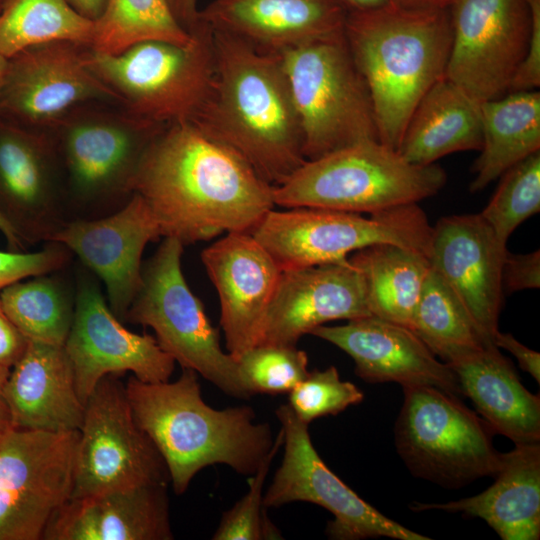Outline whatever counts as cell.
<instances>
[{
    "mask_svg": "<svg viewBox=\"0 0 540 540\" xmlns=\"http://www.w3.org/2000/svg\"><path fill=\"white\" fill-rule=\"evenodd\" d=\"M344 36L371 95L379 141L397 150L414 108L445 76L452 43L449 10L393 3L349 10Z\"/></svg>",
    "mask_w": 540,
    "mask_h": 540,
    "instance_id": "obj_4",
    "label": "cell"
},
{
    "mask_svg": "<svg viewBox=\"0 0 540 540\" xmlns=\"http://www.w3.org/2000/svg\"><path fill=\"white\" fill-rule=\"evenodd\" d=\"M481 121L482 146L472 166V193L540 151V93L513 91L481 102Z\"/></svg>",
    "mask_w": 540,
    "mask_h": 540,
    "instance_id": "obj_30",
    "label": "cell"
},
{
    "mask_svg": "<svg viewBox=\"0 0 540 540\" xmlns=\"http://www.w3.org/2000/svg\"><path fill=\"white\" fill-rule=\"evenodd\" d=\"M168 484L69 499L42 540H171Z\"/></svg>",
    "mask_w": 540,
    "mask_h": 540,
    "instance_id": "obj_25",
    "label": "cell"
},
{
    "mask_svg": "<svg viewBox=\"0 0 540 540\" xmlns=\"http://www.w3.org/2000/svg\"><path fill=\"white\" fill-rule=\"evenodd\" d=\"M9 2L10 0H0V16Z\"/></svg>",
    "mask_w": 540,
    "mask_h": 540,
    "instance_id": "obj_52",
    "label": "cell"
},
{
    "mask_svg": "<svg viewBox=\"0 0 540 540\" xmlns=\"http://www.w3.org/2000/svg\"><path fill=\"white\" fill-rule=\"evenodd\" d=\"M360 271L372 316L411 329L429 258L392 243L373 244L348 257Z\"/></svg>",
    "mask_w": 540,
    "mask_h": 540,
    "instance_id": "obj_31",
    "label": "cell"
},
{
    "mask_svg": "<svg viewBox=\"0 0 540 540\" xmlns=\"http://www.w3.org/2000/svg\"><path fill=\"white\" fill-rule=\"evenodd\" d=\"M283 432L280 429L270 452L264 457L257 470L250 475L246 494L228 511L224 512L214 540H262L283 539L279 529L266 514L263 504V486L271 463L282 447Z\"/></svg>",
    "mask_w": 540,
    "mask_h": 540,
    "instance_id": "obj_38",
    "label": "cell"
},
{
    "mask_svg": "<svg viewBox=\"0 0 540 540\" xmlns=\"http://www.w3.org/2000/svg\"><path fill=\"white\" fill-rule=\"evenodd\" d=\"M71 253L66 246L51 241L48 246L33 253L0 251V291L25 278L63 269Z\"/></svg>",
    "mask_w": 540,
    "mask_h": 540,
    "instance_id": "obj_40",
    "label": "cell"
},
{
    "mask_svg": "<svg viewBox=\"0 0 540 540\" xmlns=\"http://www.w3.org/2000/svg\"><path fill=\"white\" fill-rule=\"evenodd\" d=\"M481 146V102L444 76L414 108L397 151L413 164L430 165Z\"/></svg>",
    "mask_w": 540,
    "mask_h": 540,
    "instance_id": "obj_29",
    "label": "cell"
},
{
    "mask_svg": "<svg viewBox=\"0 0 540 540\" xmlns=\"http://www.w3.org/2000/svg\"><path fill=\"white\" fill-rule=\"evenodd\" d=\"M453 0H392L396 6L405 9H448Z\"/></svg>",
    "mask_w": 540,
    "mask_h": 540,
    "instance_id": "obj_49",
    "label": "cell"
},
{
    "mask_svg": "<svg viewBox=\"0 0 540 540\" xmlns=\"http://www.w3.org/2000/svg\"><path fill=\"white\" fill-rule=\"evenodd\" d=\"M237 363L252 396L289 393L309 373L307 354L296 345L258 344L242 354Z\"/></svg>",
    "mask_w": 540,
    "mask_h": 540,
    "instance_id": "obj_37",
    "label": "cell"
},
{
    "mask_svg": "<svg viewBox=\"0 0 540 540\" xmlns=\"http://www.w3.org/2000/svg\"><path fill=\"white\" fill-rule=\"evenodd\" d=\"M181 242L165 237L142 267V283L125 321L148 326L159 346L182 368L194 370L227 395L248 399L237 361L224 352L218 329L189 288L181 267Z\"/></svg>",
    "mask_w": 540,
    "mask_h": 540,
    "instance_id": "obj_9",
    "label": "cell"
},
{
    "mask_svg": "<svg viewBox=\"0 0 540 540\" xmlns=\"http://www.w3.org/2000/svg\"><path fill=\"white\" fill-rule=\"evenodd\" d=\"M50 274L6 286L0 300L29 341L64 345L73 322L75 295L60 277Z\"/></svg>",
    "mask_w": 540,
    "mask_h": 540,
    "instance_id": "obj_32",
    "label": "cell"
},
{
    "mask_svg": "<svg viewBox=\"0 0 540 540\" xmlns=\"http://www.w3.org/2000/svg\"><path fill=\"white\" fill-rule=\"evenodd\" d=\"M13 428L79 430L84 416L64 345L28 341L4 385Z\"/></svg>",
    "mask_w": 540,
    "mask_h": 540,
    "instance_id": "obj_26",
    "label": "cell"
},
{
    "mask_svg": "<svg viewBox=\"0 0 540 540\" xmlns=\"http://www.w3.org/2000/svg\"><path fill=\"white\" fill-rule=\"evenodd\" d=\"M86 46L53 41L7 58L0 118L36 129L58 127L76 108L117 96L90 69Z\"/></svg>",
    "mask_w": 540,
    "mask_h": 540,
    "instance_id": "obj_14",
    "label": "cell"
},
{
    "mask_svg": "<svg viewBox=\"0 0 540 540\" xmlns=\"http://www.w3.org/2000/svg\"><path fill=\"white\" fill-rule=\"evenodd\" d=\"M531 19L526 54L519 65L508 92L536 90L540 86V0H526Z\"/></svg>",
    "mask_w": 540,
    "mask_h": 540,
    "instance_id": "obj_41",
    "label": "cell"
},
{
    "mask_svg": "<svg viewBox=\"0 0 540 540\" xmlns=\"http://www.w3.org/2000/svg\"><path fill=\"white\" fill-rule=\"evenodd\" d=\"M371 316L360 271L349 259L281 271L259 344L296 345L336 320Z\"/></svg>",
    "mask_w": 540,
    "mask_h": 540,
    "instance_id": "obj_21",
    "label": "cell"
},
{
    "mask_svg": "<svg viewBox=\"0 0 540 540\" xmlns=\"http://www.w3.org/2000/svg\"><path fill=\"white\" fill-rule=\"evenodd\" d=\"M395 423L397 452L411 473L445 488L494 477L502 453L488 423L459 397L432 386L403 387Z\"/></svg>",
    "mask_w": 540,
    "mask_h": 540,
    "instance_id": "obj_10",
    "label": "cell"
},
{
    "mask_svg": "<svg viewBox=\"0 0 540 540\" xmlns=\"http://www.w3.org/2000/svg\"><path fill=\"white\" fill-rule=\"evenodd\" d=\"M480 215L507 244L514 230L540 211V151L510 167Z\"/></svg>",
    "mask_w": 540,
    "mask_h": 540,
    "instance_id": "obj_36",
    "label": "cell"
},
{
    "mask_svg": "<svg viewBox=\"0 0 540 540\" xmlns=\"http://www.w3.org/2000/svg\"><path fill=\"white\" fill-rule=\"evenodd\" d=\"M78 431L70 499L169 483L166 463L137 424L117 375L97 383Z\"/></svg>",
    "mask_w": 540,
    "mask_h": 540,
    "instance_id": "obj_11",
    "label": "cell"
},
{
    "mask_svg": "<svg viewBox=\"0 0 540 540\" xmlns=\"http://www.w3.org/2000/svg\"><path fill=\"white\" fill-rule=\"evenodd\" d=\"M312 335L347 353L356 374L369 383L396 382L405 386H432L457 397V377L444 361L409 328L366 316L339 326H319Z\"/></svg>",
    "mask_w": 540,
    "mask_h": 540,
    "instance_id": "obj_22",
    "label": "cell"
},
{
    "mask_svg": "<svg viewBox=\"0 0 540 540\" xmlns=\"http://www.w3.org/2000/svg\"><path fill=\"white\" fill-rule=\"evenodd\" d=\"M49 139L0 118V211L23 242L48 241L65 222Z\"/></svg>",
    "mask_w": 540,
    "mask_h": 540,
    "instance_id": "obj_23",
    "label": "cell"
},
{
    "mask_svg": "<svg viewBox=\"0 0 540 540\" xmlns=\"http://www.w3.org/2000/svg\"><path fill=\"white\" fill-rule=\"evenodd\" d=\"M220 304L227 352L237 361L261 341L281 269L249 232H229L201 252Z\"/></svg>",
    "mask_w": 540,
    "mask_h": 540,
    "instance_id": "obj_20",
    "label": "cell"
},
{
    "mask_svg": "<svg viewBox=\"0 0 540 540\" xmlns=\"http://www.w3.org/2000/svg\"><path fill=\"white\" fill-rule=\"evenodd\" d=\"M340 0H212L199 18L214 31L275 54L344 32Z\"/></svg>",
    "mask_w": 540,
    "mask_h": 540,
    "instance_id": "obj_24",
    "label": "cell"
},
{
    "mask_svg": "<svg viewBox=\"0 0 540 540\" xmlns=\"http://www.w3.org/2000/svg\"><path fill=\"white\" fill-rule=\"evenodd\" d=\"M275 413L283 432L284 454L263 496L266 508L296 501L319 505L334 517L326 526V535L334 540L431 539L386 517L330 470L313 446L308 424L288 404L280 405Z\"/></svg>",
    "mask_w": 540,
    "mask_h": 540,
    "instance_id": "obj_13",
    "label": "cell"
},
{
    "mask_svg": "<svg viewBox=\"0 0 540 540\" xmlns=\"http://www.w3.org/2000/svg\"><path fill=\"white\" fill-rule=\"evenodd\" d=\"M362 391L349 381L340 379L338 370L330 366L313 370L289 392V406L304 423L337 415L351 405L362 402Z\"/></svg>",
    "mask_w": 540,
    "mask_h": 540,
    "instance_id": "obj_39",
    "label": "cell"
},
{
    "mask_svg": "<svg viewBox=\"0 0 540 540\" xmlns=\"http://www.w3.org/2000/svg\"><path fill=\"white\" fill-rule=\"evenodd\" d=\"M128 193L145 201L162 237L183 246L250 232L275 207L273 186L192 122L165 126L151 138Z\"/></svg>",
    "mask_w": 540,
    "mask_h": 540,
    "instance_id": "obj_1",
    "label": "cell"
},
{
    "mask_svg": "<svg viewBox=\"0 0 540 540\" xmlns=\"http://www.w3.org/2000/svg\"><path fill=\"white\" fill-rule=\"evenodd\" d=\"M445 77L479 102L507 94L530 38L526 0H453Z\"/></svg>",
    "mask_w": 540,
    "mask_h": 540,
    "instance_id": "obj_15",
    "label": "cell"
},
{
    "mask_svg": "<svg viewBox=\"0 0 540 540\" xmlns=\"http://www.w3.org/2000/svg\"><path fill=\"white\" fill-rule=\"evenodd\" d=\"M215 72L192 123L277 186L305 161L303 138L279 54L214 31Z\"/></svg>",
    "mask_w": 540,
    "mask_h": 540,
    "instance_id": "obj_2",
    "label": "cell"
},
{
    "mask_svg": "<svg viewBox=\"0 0 540 540\" xmlns=\"http://www.w3.org/2000/svg\"><path fill=\"white\" fill-rule=\"evenodd\" d=\"M348 10H365L386 6L392 0H340Z\"/></svg>",
    "mask_w": 540,
    "mask_h": 540,
    "instance_id": "obj_50",
    "label": "cell"
},
{
    "mask_svg": "<svg viewBox=\"0 0 540 540\" xmlns=\"http://www.w3.org/2000/svg\"><path fill=\"white\" fill-rule=\"evenodd\" d=\"M507 251L480 213L445 216L432 226L431 268L458 298L485 345L494 344L499 331Z\"/></svg>",
    "mask_w": 540,
    "mask_h": 540,
    "instance_id": "obj_18",
    "label": "cell"
},
{
    "mask_svg": "<svg viewBox=\"0 0 540 540\" xmlns=\"http://www.w3.org/2000/svg\"><path fill=\"white\" fill-rule=\"evenodd\" d=\"M504 294L540 287V252L525 254L507 251L501 270Z\"/></svg>",
    "mask_w": 540,
    "mask_h": 540,
    "instance_id": "obj_42",
    "label": "cell"
},
{
    "mask_svg": "<svg viewBox=\"0 0 540 540\" xmlns=\"http://www.w3.org/2000/svg\"><path fill=\"white\" fill-rule=\"evenodd\" d=\"M189 34L186 43L147 40L117 54L87 47L86 61L132 117L158 128L191 122L210 94L215 53L205 22Z\"/></svg>",
    "mask_w": 540,
    "mask_h": 540,
    "instance_id": "obj_5",
    "label": "cell"
},
{
    "mask_svg": "<svg viewBox=\"0 0 540 540\" xmlns=\"http://www.w3.org/2000/svg\"><path fill=\"white\" fill-rule=\"evenodd\" d=\"M411 330L446 363L487 346L458 298L432 268L425 278Z\"/></svg>",
    "mask_w": 540,
    "mask_h": 540,
    "instance_id": "obj_34",
    "label": "cell"
},
{
    "mask_svg": "<svg viewBox=\"0 0 540 540\" xmlns=\"http://www.w3.org/2000/svg\"><path fill=\"white\" fill-rule=\"evenodd\" d=\"M446 181L439 165L413 164L380 141H366L306 160L273 187V200L284 208L371 214L432 197Z\"/></svg>",
    "mask_w": 540,
    "mask_h": 540,
    "instance_id": "obj_6",
    "label": "cell"
},
{
    "mask_svg": "<svg viewBox=\"0 0 540 540\" xmlns=\"http://www.w3.org/2000/svg\"><path fill=\"white\" fill-rule=\"evenodd\" d=\"M95 21L66 0H10L0 16V55L9 58L30 46L67 41L90 47Z\"/></svg>",
    "mask_w": 540,
    "mask_h": 540,
    "instance_id": "obj_33",
    "label": "cell"
},
{
    "mask_svg": "<svg viewBox=\"0 0 540 540\" xmlns=\"http://www.w3.org/2000/svg\"><path fill=\"white\" fill-rule=\"evenodd\" d=\"M191 35L173 17L167 0H108L95 21L90 49L117 54L147 40L186 43Z\"/></svg>",
    "mask_w": 540,
    "mask_h": 540,
    "instance_id": "obj_35",
    "label": "cell"
},
{
    "mask_svg": "<svg viewBox=\"0 0 540 540\" xmlns=\"http://www.w3.org/2000/svg\"><path fill=\"white\" fill-rule=\"evenodd\" d=\"M288 78L306 160L379 141L371 95L344 32L279 54Z\"/></svg>",
    "mask_w": 540,
    "mask_h": 540,
    "instance_id": "obj_7",
    "label": "cell"
},
{
    "mask_svg": "<svg viewBox=\"0 0 540 540\" xmlns=\"http://www.w3.org/2000/svg\"><path fill=\"white\" fill-rule=\"evenodd\" d=\"M62 128L60 152L79 205L128 193V183L151 138L162 128L128 113L73 112Z\"/></svg>",
    "mask_w": 540,
    "mask_h": 540,
    "instance_id": "obj_17",
    "label": "cell"
},
{
    "mask_svg": "<svg viewBox=\"0 0 540 540\" xmlns=\"http://www.w3.org/2000/svg\"><path fill=\"white\" fill-rule=\"evenodd\" d=\"M79 431L0 435V540H41L70 499Z\"/></svg>",
    "mask_w": 540,
    "mask_h": 540,
    "instance_id": "obj_12",
    "label": "cell"
},
{
    "mask_svg": "<svg viewBox=\"0 0 540 540\" xmlns=\"http://www.w3.org/2000/svg\"><path fill=\"white\" fill-rule=\"evenodd\" d=\"M6 65H7V58L0 55V91H1V87H2V82H3V77H4Z\"/></svg>",
    "mask_w": 540,
    "mask_h": 540,
    "instance_id": "obj_51",
    "label": "cell"
},
{
    "mask_svg": "<svg viewBox=\"0 0 540 540\" xmlns=\"http://www.w3.org/2000/svg\"><path fill=\"white\" fill-rule=\"evenodd\" d=\"M159 237L160 229L147 204L131 194L113 214L65 221L48 241L66 246L103 281L111 311L124 320L142 283L143 251Z\"/></svg>",
    "mask_w": 540,
    "mask_h": 540,
    "instance_id": "obj_19",
    "label": "cell"
},
{
    "mask_svg": "<svg viewBox=\"0 0 540 540\" xmlns=\"http://www.w3.org/2000/svg\"><path fill=\"white\" fill-rule=\"evenodd\" d=\"M28 341L8 317L0 300V367L11 369L22 356Z\"/></svg>",
    "mask_w": 540,
    "mask_h": 540,
    "instance_id": "obj_43",
    "label": "cell"
},
{
    "mask_svg": "<svg viewBox=\"0 0 540 540\" xmlns=\"http://www.w3.org/2000/svg\"><path fill=\"white\" fill-rule=\"evenodd\" d=\"M82 16L96 21L107 6L108 0H66Z\"/></svg>",
    "mask_w": 540,
    "mask_h": 540,
    "instance_id": "obj_46",
    "label": "cell"
},
{
    "mask_svg": "<svg viewBox=\"0 0 540 540\" xmlns=\"http://www.w3.org/2000/svg\"><path fill=\"white\" fill-rule=\"evenodd\" d=\"M125 388L133 416L163 457L178 495L210 465L252 475L273 446L270 425L255 422L252 407L209 406L192 369L182 368L173 382L148 383L131 376Z\"/></svg>",
    "mask_w": 540,
    "mask_h": 540,
    "instance_id": "obj_3",
    "label": "cell"
},
{
    "mask_svg": "<svg viewBox=\"0 0 540 540\" xmlns=\"http://www.w3.org/2000/svg\"><path fill=\"white\" fill-rule=\"evenodd\" d=\"M0 232L3 234L6 242L8 244L9 251L21 252L25 249V243L20 238L18 233L12 224L7 220V218L0 211Z\"/></svg>",
    "mask_w": 540,
    "mask_h": 540,
    "instance_id": "obj_48",
    "label": "cell"
},
{
    "mask_svg": "<svg viewBox=\"0 0 540 540\" xmlns=\"http://www.w3.org/2000/svg\"><path fill=\"white\" fill-rule=\"evenodd\" d=\"M495 346L509 351L518 361L522 370L540 383V354L520 343L512 334L498 331L493 340Z\"/></svg>",
    "mask_w": 540,
    "mask_h": 540,
    "instance_id": "obj_44",
    "label": "cell"
},
{
    "mask_svg": "<svg viewBox=\"0 0 540 540\" xmlns=\"http://www.w3.org/2000/svg\"><path fill=\"white\" fill-rule=\"evenodd\" d=\"M281 271L348 259L378 243L430 251L432 226L418 203L371 213L316 207L269 210L249 232Z\"/></svg>",
    "mask_w": 540,
    "mask_h": 540,
    "instance_id": "obj_8",
    "label": "cell"
},
{
    "mask_svg": "<svg viewBox=\"0 0 540 540\" xmlns=\"http://www.w3.org/2000/svg\"><path fill=\"white\" fill-rule=\"evenodd\" d=\"M120 321L106 303L97 281L81 271L73 322L64 348L84 405L107 375L131 372L143 382L155 383L168 381L174 371L175 360L162 350L155 337L131 332Z\"/></svg>",
    "mask_w": 540,
    "mask_h": 540,
    "instance_id": "obj_16",
    "label": "cell"
},
{
    "mask_svg": "<svg viewBox=\"0 0 540 540\" xmlns=\"http://www.w3.org/2000/svg\"><path fill=\"white\" fill-rule=\"evenodd\" d=\"M10 369L0 367V435L12 429L11 415L4 396V385Z\"/></svg>",
    "mask_w": 540,
    "mask_h": 540,
    "instance_id": "obj_47",
    "label": "cell"
},
{
    "mask_svg": "<svg viewBox=\"0 0 540 540\" xmlns=\"http://www.w3.org/2000/svg\"><path fill=\"white\" fill-rule=\"evenodd\" d=\"M448 364L462 395L471 399L494 433L515 445L540 442V396L523 386L497 346H483Z\"/></svg>",
    "mask_w": 540,
    "mask_h": 540,
    "instance_id": "obj_28",
    "label": "cell"
},
{
    "mask_svg": "<svg viewBox=\"0 0 540 540\" xmlns=\"http://www.w3.org/2000/svg\"><path fill=\"white\" fill-rule=\"evenodd\" d=\"M494 483L478 495L447 503H413V512L441 510L483 519L503 540L540 538V444L502 453Z\"/></svg>",
    "mask_w": 540,
    "mask_h": 540,
    "instance_id": "obj_27",
    "label": "cell"
},
{
    "mask_svg": "<svg viewBox=\"0 0 540 540\" xmlns=\"http://www.w3.org/2000/svg\"><path fill=\"white\" fill-rule=\"evenodd\" d=\"M197 2L198 0H167L173 17L188 33L201 23Z\"/></svg>",
    "mask_w": 540,
    "mask_h": 540,
    "instance_id": "obj_45",
    "label": "cell"
}]
</instances>
